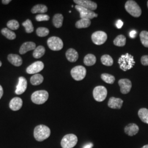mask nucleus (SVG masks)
Wrapping results in <instances>:
<instances>
[{"label":"nucleus","instance_id":"nucleus-6","mask_svg":"<svg viewBox=\"0 0 148 148\" xmlns=\"http://www.w3.org/2000/svg\"><path fill=\"white\" fill-rule=\"evenodd\" d=\"M107 90L103 86H97L93 91V95L95 101L101 102L104 101L107 97Z\"/></svg>","mask_w":148,"mask_h":148},{"label":"nucleus","instance_id":"nucleus-2","mask_svg":"<svg viewBox=\"0 0 148 148\" xmlns=\"http://www.w3.org/2000/svg\"><path fill=\"white\" fill-rule=\"evenodd\" d=\"M51 130L49 127L40 125L35 128L34 136L35 139L38 142H42L50 136Z\"/></svg>","mask_w":148,"mask_h":148},{"label":"nucleus","instance_id":"nucleus-28","mask_svg":"<svg viewBox=\"0 0 148 148\" xmlns=\"http://www.w3.org/2000/svg\"><path fill=\"white\" fill-rule=\"evenodd\" d=\"M45 53V48L42 46H39L35 49L33 52V57L36 59L41 58Z\"/></svg>","mask_w":148,"mask_h":148},{"label":"nucleus","instance_id":"nucleus-17","mask_svg":"<svg viewBox=\"0 0 148 148\" xmlns=\"http://www.w3.org/2000/svg\"><path fill=\"white\" fill-rule=\"evenodd\" d=\"M124 131L129 136H133L137 134L139 127L135 123H130L125 127Z\"/></svg>","mask_w":148,"mask_h":148},{"label":"nucleus","instance_id":"nucleus-1","mask_svg":"<svg viewBox=\"0 0 148 148\" xmlns=\"http://www.w3.org/2000/svg\"><path fill=\"white\" fill-rule=\"evenodd\" d=\"M118 63L119 64L120 68L122 70L126 71L128 70L132 69L135 65V61L133 56L126 53L123 54L118 60Z\"/></svg>","mask_w":148,"mask_h":148},{"label":"nucleus","instance_id":"nucleus-8","mask_svg":"<svg viewBox=\"0 0 148 148\" xmlns=\"http://www.w3.org/2000/svg\"><path fill=\"white\" fill-rule=\"evenodd\" d=\"M86 69L81 65H78L71 70V75L76 81H81L84 79L86 75Z\"/></svg>","mask_w":148,"mask_h":148},{"label":"nucleus","instance_id":"nucleus-25","mask_svg":"<svg viewBox=\"0 0 148 148\" xmlns=\"http://www.w3.org/2000/svg\"><path fill=\"white\" fill-rule=\"evenodd\" d=\"M91 24V21L90 19H81L79 21H77L75 24V27L77 29L87 28L90 27Z\"/></svg>","mask_w":148,"mask_h":148},{"label":"nucleus","instance_id":"nucleus-38","mask_svg":"<svg viewBox=\"0 0 148 148\" xmlns=\"http://www.w3.org/2000/svg\"><path fill=\"white\" fill-rule=\"evenodd\" d=\"M123 23L121 20H118L116 23V27L118 29H121L122 27L123 26Z\"/></svg>","mask_w":148,"mask_h":148},{"label":"nucleus","instance_id":"nucleus-44","mask_svg":"<svg viewBox=\"0 0 148 148\" xmlns=\"http://www.w3.org/2000/svg\"><path fill=\"white\" fill-rule=\"evenodd\" d=\"M2 66V62L0 61V67Z\"/></svg>","mask_w":148,"mask_h":148},{"label":"nucleus","instance_id":"nucleus-45","mask_svg":"<svg viewBox=\"0 0 148 148\" xmlns=\"http://www.w3.org/2000/svg\"><path fill=\"white\" fill-rule=\"evenodd\" d=\"M147 5H148V2H147Z\"/></svg>","mask_w":148,"mask_h":148},{"label":"nucleus","instance_id":"nucleus-30","mask_svg":"<svg viewBox=\"0 0 148 148\" xmlns=\"http://www.w3.org/2000/svg\"><path fill=\"white\" fill-rule=\"evenodd\" d=\"M101 62L103 65H104L106 66H112L113 63H114L113 59L112 58L111 56H110L109 55H108V54L103 55L101 57Z\"/></svg>","mask_w":148,"mask_h":148},{"label":"nucleus","instance_id":"nucleus-23","mask_svg":"<svg viewBox=\"0 0 148 148\" xmlns=\"http://www.w3.org/2000/svg\"><path fill=\"white\" fill-rule=\"evenodd\" d=\"M63 19V16L62 14H55L53 18V24L54 26L57 28H59L62 27Z\"/></svg>","mask_w":148,"mask_h":148},{"label":"nucleus","instance_id":"nucleus-14","mask_svg":"<svg viewBox=\"0 0 148 148\" xmlns=\"http://www.w3.org/2000/svg\"><path fill=\"white\" fill-rule=\"evenodd\" d=\"M27 88V81L24 77L21 76L19 78L18 84L16 86V95H20L25 92Z\"/></svg>","mask_w":148,"mask_h":148},{"label":"nucleus","instance_id":"nucleus-18","mask_svg":"<svg viewBox=\"0 0 148 148\" xmlns=\"http://www.w3.org/2000/svg\"><path fill=\"white\" fill-rule=\"evenodd\" d=\"M36 48V44L33 42H27L24 43L20 48L19 53L21 54H24L29 51L35 50Z\"/></svg>","mask_w":148,"mask_h":148},{"label":"nucleus","instance_id":"nucleus-5","mask_svg":"<svg viewBox=\"0 0 148 148\" xmlns=\"http://www.w3.org/2000/svg\"><path fill=\"white\" fill-rule=\"evenodd\" d=\"M78 139L74 134H68L64 136L61 141V146L63 148H73L77 144Z\"/></svg>","mask_w":148,"mask_h":148},{"label":"nucleus","instance_id":"nucleus-40","mask_svg":"<svg viewBox=\"0 0 148 148\" xmlns=\"http://www.w3.org/2000/svg\"><path fill=\"white\" fill-rule=\"evenodd\" d=\"M93 147V144L92 143H90L84 145V148H92Z\"/></svg>","mask_w":148,"mask_h":148},{"label":"nucleus","instance_id":"nucleus-22","mask_svg":"<svg viewBox=\"0 0 148 148\" xmlns=\"http://www.w3.org/2000/svg\"><path fill=\"white\" fill-rule=\"evenodd\" d=\"M96 60L97 59L95 55L92 54H88L85 56L84 62L86 66H90L95 65L96 63Z\"/></svg>","mask_w":148,"mask_h":148},{"label":"nucleus","instance_id":"nucleus-3","mask_svg":"<svg viewBox=\"0 0 148 148\" xmlns=\"http://www.w3.org/2000/svg\"><path fill=\"white\" fill-rule=\"evenodd\" d=\"M127 12L131 16L138 18L142 14V10L137 3L133 0L127 1L125 5Z\"/></svg>","mask_w":148,"mask_h":148},{"label":"nucleus","instance_id":"nucleus-31","mask_svg":"<svg viewBox=\"0 0 148 148\" xmlns=\"http://www.w3.org/2000/svg\"><path fill=\"white\" fill-rule=\"evenodd\" d=\"M101 78L105 82L108 84H112L114 83L115 78L113 75H111L110 74H101Z\"/></svg>","mask_w":148,"mask_h":148},{"label":"nucleus","instance_id":"nucleus-36","mask_svg":"<svg viewBox=\"0 0 148 148\" xmlns=\"http://www.w3.org/2000/svg\"><path fill=\"white\" fill-rule=\"evenodd\" d=\"M49 19V16L47 14H39L36 16V20L37 21H48Z\"/></svg>","mask_w":148,"mask_h":148},{"label":"nucleus","instance_id":"nucleus-32","mask_svg":"<svg viewBox=\"0 0 148 148\" xmlns=\"http://www.w3.org/2000/svg\"><path fill=\"white\" fill-rule=\"evenodd\" d=\"M139 36L142 45L144 47L148 48V32L142 31L140 33Z\"/></svg>","mask_w":148,"mask_h":148},{"label":"nucleus","instance_id":"nucleus-12","mask_svg":"<svg viewBox=\"0 0 148 148\" xmlns=\"http://www.w3.org/2000/svg\"><path fill=\"white\" fill-rule=\"evenodd\" d=\"M44 68V64L41 61H37L29 66L27 69V73L29 74H36Z\"/></svg>","mask_w":148,"mask_h":148},{"label":"nucleus","instance_id":"nucleus-19","mask_svg":"<svg viewBox=\"0 0 148 148\" xmlns=\"http://www.w3.org/2000/svg\"><path fill=\"white\" fill-rule=\"evenodd\" d=\"M7 58L12 64L16 66H20L23 63V60L21 57L17 54H10L8 56Z\"/></svg>","mask_w":148,"mask_h":148},{"label":"nucleus","instance_id":"nucleus-7","mask_svg":"<svg viewBox=\"0 0 148 148\" xmlns=\"http://www.w3.org/2000/svg\"><path fill=\"white\" fill-rule=\"evenodd\" d=\"M48 47L54 51H58L63 48V42L59 37L52 36L47 40Z\"/></svg>","mask_w":148,"mask_h":148},{"label":"nucleus","instance_id":"nucleus-9","mask_svg":"<svg viewBox=\"0 0 148 148\" xmlns=\"http://www.w3.org/2000/svg\"><path fill=\"white\" fill-rule=\"evenodd\" d=\"M75 7V9L79 12L81 19H87L90 20L98 16V14L95 13L93 11H90L79 5H76Z\"/></svg>","mask_w":148,"mask_h":148},{"label":"nucleus","instance_id":"nucleus-39","mask_svg":"<svg viewBox=\"0 0 148 148\" xmlns=\"http://www.w3.org/2000/svg\"><path fill=\"white\" fill-rule=\"evenodd\" d=\"M137 35V32H136V30H132L130 33V36L131 38H134L136 37Z\"/></svg>","mask_w":148,"mask_h":148},{"label":"nucleus","instance_id":"nucleus-27","mask_svg":"<svg viewBox=\"0 0 148 148\" xmlns=\"http://www.w3.org/2000/svg\"><path fill=\"white\" fill-rule=\"evenodd\" d=\"M2 34L7 39L13 40L16 38V34L8 28H3L1 30Z\"/></svg>","mask_w":148,"mask_h":148},{"label":"nucleus","instance_id":"nucleus-10","mask_svg":"<svg viewBox=\"0 0 148 148\" xmlns=\"http://www.w3.org/2000/svg\"><path fill=\"white\" fill-rule=\"evenodd\" d=\"M92 40L97 45H101L106 42L107 40V35L105 32L97 31L92 35Z\"/></svg>","mask_w":148,"mask_h":148},{"label":"nucleus","instance_id":"nucleus-26","mask_svg":"<svg viewBox=\"0 0 148 148\" xmlns=\"http://www.w3.org/2000/svg\"><path fill=\"white\" fill-rule=\"evenodd\" d=\"M138 116L142 121L148 124V109L146 108H141L138 111Z\"/></svg>","mask_w":148,"mask_h":148},{"label":"nucleus","instance_id":"nucleus-24","mask_svg":"<svg viewBox=\"0 0 148 148\" xmlns=\"http://www.w3.org/2000/svg\"><path fill=\"white\" fill-rule=\"evenodd\" d=\"M43 77L42 75L40 74H35L30 79V83L34 86L41 84L43 81Z\"/></svg>","mask_w":148,"mask_h":148},{"label":"nucleus","instance_id":"nucleus-11","mask_svg":"<svg viewBox=\"0 0 148 148\" xmlns=\"http://www.w3.org/2000/svg\"><path fill=\"white\" fill-rule=\"evenodd\" d=\"M74 2L77 5L90 10V11L95 10L97 8V4L90 0H74Z\"/></svg>","mask_w":148,"mask_h":148},{"label":"nucleus","instance_id":"nucleus-42","mask_svg":"<svg viewBox=\"0 0 148 148\" xmlns=\"http://www.w3.org/2000/svg\"><path fill=\"white\" fill-rule=\"evenodd\" d=\"M3 88H2V87L0 85V99H1V98H2V95H3Z\"/></svg>","mask_w":148,"mask_h":148},{"label":"nucleus","instance_id":"nucleus-20","mask_svg":"<svg viewBox=\"0 0 148 148\" xmlns=\"http://www.w3.org/2000/svg\"><path fill=\"white\" fill-rule=\"evenodd\" d=\"M66 57L70 62H75L79 58V54L73 48L69 49L65 54Z\"/></svg>","mask_w":148,"mask_h":148},{"label":"nucleus","instance_id":"nucleus-37","mask_svg":"<svg viewBox=\"0 0 148 148\" xmlns=\"http://www.w3.org/2000/svg\"><path fill=\"white\" fill-rule=\"evenodd\" d=\"M140 61H141V63L143 65L148 66V55L142 56L140 59Z\"/></svg>","mask_w":148,"mask_h":148},{"label":"nucleus","instance_id":"nucleus-15","mask_svg":"<svg viewBox=\"0 0 148 148\" xmlns=\"http://www.w3.org/2000/svg\"><path fill=\"white\" fill-rule=\"evenodd\" d=\"M123 101L120 98L111 97L108 101V105L109 108L114 109H120L123 104Z\"/></svg>","mask_w":148,"mask_h":148},{"label":"nucleus","instance_id":"nucleus-43","mask_svg":"<svg viewBox=\"0 0 148 148\" xmlns=\"http://www.w3.org/2000/svg\"><path fill=\"white\" fill-rule=\"evenodd\" d=\"M141 148H148V145H145L143 146V147Z\"/></svg>","mask_w":148,"mask_h":148},{"label":"nucleus","instance_id":"nucleus-35","mask_svg":"<svg viewBox=\"0 0 148 148\" xmlns=\"http://www.w3.org/2000/svg\"><path fill=\"white\" fill-rule=\"evenodd\" d=\"M7 26L8 27V28L10 30H16L18 29V28L19 27V24L18 21L13 19V20H11V21H8V23L7 24Z\"/></svg>","mask_w":148,"mask_h":148},{"label":"nucleus","instance_id":"nucleus-34","mask_svg":"<svg viewBox=\"0 0 148 148\" xmlns=\"http://www.w3.org/2000/svg\"><path fill=\"white\" fill-rule=\"evenodd\" d=\"M49 33V31L46 27H40L37 28L36 30V34L37 36L39 37H45L47 36Z\"/></svg>","mask_w":148,"mask_h":148},{"label":"nucleus","instance_id":"nucleus-29","mask_svg":"<svg viewBox=\"0 0 148 148\" xmlns=\"http://www.w3.org/2000/svg\"><path fill=\"white\" fill-rule=\"evenodd\" d=\"M126 38L123 35H120L117 36L114 40V44L118 47H123L126 45Z\"/></svg>","mask_w":148,"mask_h":148},{"label":"nucleus","instance_id":"nucleus-41","mask_svg":"<svg viewBox=\"0 0 148 148\" xmlns=\"http://www.w3.org/2000/svg\"><path fill=\"white\" fill-rule=\"evenodd\" d=\"M11 1H12L11 0H2V2L3 5H8L11 2Z\"/></svg>","mask_w":148,"mask_h":148},{"label":"nucleus","instance_id":"nucleus-4","mask_svg":"<svg viewBox=\"0 0 148 148\" xmlns=\"http://www.w3.org/2000/svg\"><path fill=\"white\" fill-rule=\"evenodd\" d=\"M49 95L47 91L45 90H37L34 92L32 95V101L36 104H42L47 101Z\"/></svg>","mask_w":148,"mask_h":148},{"label":"nucleus","instance_id":"nucleus-33","mask_svg":"<svg viewBox=\"0 0 148 148\" xmlns=\"http://www.w3.org/2000/svg\"><path fill=\"white\" fill-rule=\"evenodd\" d=\"M23 26L25 27V31L28 34H30L34 30V28L33 27L32 21L29 20V19H27L26 21H24L23 23L22 24Z\"/></svg>","mask_w":148,"mask_h":148},{"label":"nucleus","instance_id":"nucleus-21","mask_svg":"<svg viewBox=\"0 0 148 148\" xmlns=\"http://www.w3.org/2000/svg\"><path fill=\"white\" fill-rule=\"evenodd\" d=\"M48 11L47 7L46 5L41 4H38L37 5L34 6L32 9V13L33 14L35 13H40L43 14Z\"/></svg>","mask_w":148,"mask_h":148},{"label":"nucleus","instance_id":"nucleus-13","mask_svg":"<svg viewBox=\"0 0 148 148\" xmlns=\"http://www.w3.org/2000/svg\"><path fill=\"white\" fill-rule=\"evenodd\" d=\"M118 84L120 87V91L122 94H127L131 90L132 82L130 79H120L118 82Z\"/></svg>","mask_w":148,"mask_h":148},{"label":"nucleus","instance_id":"nucleus-16","mask_svg":"<svg viewBox=\"0 0 148 148\" xmlns=\"http://www.w3.org/2000/svg\"><path fill=\"white\" fill-rule=\"evenodd\" d=\"M23 106V101L19 97H15L10 103V108L13 111H18L21 109Z\"/></svg>","mask_w":148,"mask_h":148}]
</instances>
